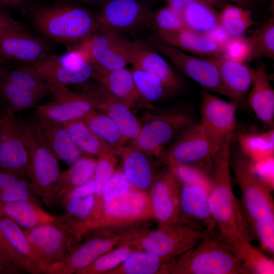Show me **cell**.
<instances>
[{
	"mask_svg": "<svg viewBox=\"0 0 274 274\" xmlns=\"http://www.w3.org/2000/svg\"><path fill=\"white\" fill-rule=\"evenodd\" d=\"M208 235L179 219L175 222L158 224L155 229L144 224L136 231L135 238L141 250L154 254L168 261L176 259Z\"/></svg>",
	"mask_w": 274,
	"mask_h": 274,
	"instance_id": "obj_5",
	"label": "cell"
},
{
	"mask_svg": "<svg viewBox=\"0 0 274 274\" xmlns=\"http://www.w3.org/2000/svg\"><path fill=\"white\" fill-rule=\"evenodd\" d=\"M80 1H82L86 3H90V4H98L101 6L107 0H80Z\"/></svg>",
	"mask_w": 274,
	"mask_h": 274,
	"instance_id": "obj_60",
	"label": "cell"
},
{
	"mask_svg": "<svg viewBox=\"0 0 274 274\" xmlns=\"http://www.w3.org/2000/svg\"><path fill=\"white\" fill-rule=\"evenodd\" d=\"M0 227L13 248L21 256L30 260L41 273L37 257L23 229L11 219L1 214Z\"/></svg>",
	"mask_w": 274,
	"mask_h": 274,
	"instance_id": "obj_43",
	"label": "cell"
},
{
	"mask_svg": "<svg viewBox=\"0 0 274 274\" xmlns=\"http://www.w3.org/2000/svg\"><path fill=\"white\" fill-rule=\"evenodd\" d=\"M46 95L20 88L4 80L0 81V96L7 107V114L36 107Z\"/></svg>",
	"mask_w": 274,
	"mask_h": 274,
	"instance_id": "obj_39",
	"label": "cell"
},
{
	"mask_svg": "<svg viewBox=\"0 0 274 274\" xmlns=\"http://www.w3.org/2000/svg\"><path fill=\"white\" fill-rule=\"evenodd\" d=\"M181 188L179 178L169 167L167 166L157 174L149 193L153 219L158 224L179 220Z\"/></svg>",
	"mask_w": 274,
	"mask_h": 274,
	"instance_id": "obj_17",
	"label": "cell"
},
{
	"mask_svg": "<svg viewBox=\"0 0 274 274\" xmlns=\"http://www.w3.org/2000/svg\"><path fill=\"white\" fill-rule=\"evenodd\" d=\"M0 214L24 229L57 223L58 219V217L43 209L39 204L28 200L14 201L1 205Z\"/></svg>",
	"mask_w": 274,
	"mask_h": 274,
	"instance_id": "obj_30",
	"label": "cell"
},
{
	"mask_svg": "<svg viewBox=\"0 0 274 274\" xmlns=\"http://www.w3.org/2000/svg\"><path fill=\"white\" fill-rule=\"evenodd\" d=\"M251 231L263 249L270 255L274 254V221L260 222L251 227Z\"/></svg>",
	"mask_w": 274,
	"mask_h": 274,
	"instance_id": "obj_52",
	"label": "cell"
},
{
	"mask_svg": "<svg viewBox=\"0 0 274 274\" xmlns=\"http://www.w3.org/2000/svg\"><path fill=\"white\" fill-rule=\"evenodd\" d=\"M81 119L98 138L118 155L126 141L114 121L96 110Z\"/></svg>",
	"mask_w": 274,
	"mask_h": 274,
	"instance_id": "obj_35",
	"label": "cell"
},
{
	"mask_svg": "<svg viewBox=\"0 0 274 274\" xmlns=\"http://www.w3.org/2000/svg\"><path fill=\"white\" fill-rule=\"evenodd\" d=\"M95 186L93 178L89 181L75 187L66 192L61 197L62 202L71 199L82 198L95 194Z\"/></svg>",
	"mask_w": 274,
	"mask_h": 274,
	"instance_id": "obj_53",
	"label": "cell"
},
{
	"mask_svg": "<svg viewBox=\"0 0 274 274\" xmlns=\"http://www.w3.org/2000/svg\"><path fill=\"white\" fill-rule=\"evenodd\" d=\"M123 44L132 67L156 76L169 91L180 87V81L170 66L149 43L123 40Z\"/></svg>",
	"mask_w": 274,
	"mask_h": 274,
	"instance_id": "obj_18",
	"label": "cell"
},
{
	"mask_svg": "<svg viewBox=\"0 0 274 274\" xmlns=\"http://www.w3.org/2000/svg\"><path fill=\"white\" fill-rule=\"evenodd\" d=\"M49 52L46 43L28 31L0 33V55L5 60L30 64L48 57Z\"/></svg>",
	"mask_w": 274,
	"mask_h": 274,
	"instance_id": "obj_22",
	"label": "cell"
},
{
	"mask_svg": "<svg viewBox=\"0 0 274 274\" xmlns=\"http://www.w3.org/2000/svg\"><path fill=\"white\" fill-rule=\"evenodd\" d=\"M39 196L28 177H20L0 190V206L20 200L40 204Z\"/></svg>",
	"mask_w": 274,
	"mask_h": 274,
	"instance_id": "obj_45",
	"label": "cell"
},
{
	"mask_svg": "<svg viewBox=\"0 0 274 274\" xmlns=\"http://www.w3.org/2000/svg\"><path fill=\"white\" fill-rule=\"evenodd\" d=\"M252 47V59H274V17H268L249 37Z\"/></svg>",
	"mask_w": 274,
	"mask_h": 274,
	"instance_id": "obj_42",
	"label": "cell"
},
{
	"mask_svg": "<svg viewBox=\"0 0 274 274\" xmlns=\"http://www.w3.org/2000/svg\"><path fill=\"white\" fill-rule=\"evenodd\" d=\"M23 231L37 257L41 273H46L50 267L63 260L76 245L71 234L57 223Z\"/></svg>",
	"mask_w": 274,
	"mask_h": 274,
	"instance_id": "obj_13",
	"label": "cell"
},
{
	"mask_svg": "<svg viewBox=\"0 0 274 274\" xmlns=\"http://www.w3.org/2000/svg\"><path fill=\"white\" fill-rule=\"evenodd\" d=\"M168 274H249L215 234L207 235L170 262Z\"/></svg>",
	"mask_w": 274,
	"mask_h": 274,
	"instance_id": "obj_3",
	"label": "cell"
},
{
	"mask_svg": "<svg viewBox=\"0 0 274 274\" xmlns=\"http://www.w3.org/2000/svg\"><path fill=\"white\" fill-rule=\"evenodd\" d=\"M130 70L137 90L144 100H158L169 91L156 76L133 67Z\"/></svg>",
	"mask_w": 274,
	"mask_h": 274,
	"instance_id": "obj_44",
	"label": "cell"
},
{
	"mask_svg": "<svg viewBox=\"0 0 274 274\" xmlns=\"http://www.w3.org/2000/svg\"><path fill=\"white\" fill-rule=\"evenodd\" d=\"M226 141L212 159L206 173L209 182V203L223 242L242 239L251 243L255 237L239 200L233 193L230 174L231 142Z\"/></svg>",
	"mask_w": 274,
	"mask_h": 274,
	"instance_id": "obj_1",
	"label": "cell"
},
{
	"mask_svg": "<svg viewBox=\"0 0 274 274\" xmlns=\"http://www.w3.org/2000/svg\"><path fill=\"white\" fill-rule=\"evenodd\" d=\"M148 27L157 31H172L185 28L181 14L167 6L151 13Z\"/></svg>",
	"mask_w": 274,
	"mask_h": 274,
	"instance_id": "obj_46",
	"label": "cell"
},
{
	"mask_svg": "<svg viewBox=\"0 0 274 274\" xmlns=\"http://www.w3.org/2000/svg\"><path fill=\"white\" fill-rule=\"evenodd\" d=\"M118 155L122 160L125 176L132 187L149 193L157 175L149 156L130 146H124Z\"/></svg>",
	"mask_w": 274,
	"mask_h": 274,
	"instance_id": "obj_29",
	"label": "cell"
},
{
	"mask_svg": "<svg viewBox=\"0 0 274 274\" xmlns=\"http://www.w3.org/2000/svg\"><path fill=\"white\" fill-rule=\"evenodd\" d=\"M173 170L181 183L180 219L208 235L215 234L217 228L209 207L207 176L197 168L186 166Z\"/></svg>",
	"mask_w": 274,
	"mask_h": 274,
	"instance_id": "obj_8",
	"label": "cell"
},
{
	"mask_svg": "<svg viewBox=\"0 0 274 274\" xmlns=\"http://www.w3.org/2000/svg\"><path fill=\"white\" fill-rule=\"evenodd\" d=\"M209 59L216 65L221 80L231 96V100L244 106L245 95L252 83L254 68L245 62L223 56Z\"/></svg>",
	"mask_w": 274,
	"mask_h": 274,
	"instance_id": "obj_25",
	"label": "cell"
},
{
	"mask_svg": "<svg viewBox=\"0 0 274 274\" xmlns=\"http://www.w3.org/2000/svg\"><path fill=\"white\" fill-rule=\"evenodd\" d=\"M201 94L199 124L210 141L219 149L232 138L238 105L232 100L226 101L203 89Z\"/></svg>",
	"mask_w": 274,
	"mask_h": 274,
	"instance_id": "obj_14",
	"label": "cell"
},
{
	"mask_svg": "<svg viewBox=\"0 0 274 274\" xmlns=\"http://www.w3.org/2000/svg\"><path fill=\"white\" fill-rule=\"evenodd\" d=\"M228 3L233 4L248 9L250 11L255 9L258 4V0H224Z\"/></svg>",
	"mask_w": 274,
	"mask_h": 274,
	"instance_id": "obj_57",
	"label": "cell"
},
{
	"mask_svg": "<svg viewBox=\"0 0 274 274\" xmlns=\"http://www.w3.org/2000/svg\"><path fill=\"white\" fill-rule=\"evenodd\" d=\"M24 121L7 114L0 119V170L27 177V150L23 140Z\"/></svg>",
	"mask_w": 274,
	"mask_h": 274,
	"instance_id": "obj_15",
	"label": "cell"
},
{
	"mask_svg": "<svg viewBox=\"0 0 274 274\" xmlns=\"http://www.w3.org/2000/svg\"><path fill=\"white\" fill-rule=\"evenodd\" d=\"M136 228H133L127 238L120 245L75 274H106L120 265L132 252L141 250L135 239Z\"/></svg>",
	"mask_w": 274,
	"mask_h": 274,
	"instance_id": "obj_32",
	"label": "cell"
},
{
	"mask_svg": "<svg viewBox=\"0 0 274 274\" xmlns=\"http://www.w3.org/2000/svg\"><path fill=\"white\" fill-rule=\"evenodd\" d=\"M1 111H0V114H1Z\"/></svg>",
	"mask_w": 274,
	"mask_h": 274,
	"instance_id": "obj_63",
	"label": "cell"
},
{
	"mask_svg": "<svg viewBox=\"0 0 274 274\" xmlns=\"http://www.w3.org/2000/svg\"><path fill=\"white\" fill-rule=\"evenodd\" d=\"M6 60L3 57L0 55V64L6 62Z\"/></svg>",
	"mask_w": 274,
	"mask_h": 274,
	"instance_id": "obj_62",
	"label": "cell"
},
{
	"mask_svg": "<svg viewBox=\"0 0 274 274\" xmlns=\"http://www.w3.org/2000/svg\"><path fill=\"white\" fill-rule=\"evenodd\" d=\"M166 6L181 14L185 8L193 0H165Z\"/></svg>",
	"mask_w": 274,
	"mask_h": 274,
	"instance_id": "obj_56",
	"label": "cell"
},
{
	"mask_svg": "<svg viewBox=\"0 0 274 274\" xmlns=\"http://www.w3.org/2000/svg\"><path fill=\"white\" fill-rule=\"evenodd\" d=\"M156 36L166 43L183 51L201 56L212 57L223 55L225 45L209 36L186 27L172 31H157Z\"/></svg>",
	"mask_w": 274,
	"mask_h": 274,
	"instance_id": "obj_26",
	"label": "cell"
},
{
	"mask_svg": "<svg viewBox=\"0 0 274 274\" xmlns=\"http://www.w3.org/2000/svg\"><path fill=\"white\" fill-rule=\"evenodd\" d=\"M256 24L251 11L228 3L219 13V25L229 38L244 36L252 25Z\"/></svg>",
	"mask_w": 274,
	"mask_h": 274,
	"instance_id": "obj_38",
	"label": "cell"
},
{
	"mask_svg": "<svg viewBox=\"0 0 274 274\" xmlns=\"http://www.w3.org/2000/svg\"><path fill=\"white\" fill-rule=\"evenodd\" d=\"M3 79L24 89L47 95L51 93L47 82L32 67L24 64L6 72Z\"/></svg>",
	"mask_w": 274,
	"mask_h": 274,
	"instance_id": "obj_41",
	"label": "cell"
},
{
	"mask_svg": "<svg viewBox=\"0 0 274 274\" xmlns=\"http://www.w3.org/2000/svg\"><path fill=\"white\" fill-rule=\"evenodd\" d=\"M0 252L8 257L19 268L25 272L40 274L32 263L19 254L11 245L0 227Z\"/></svg>",
	"mask_w": 274,
	"mask_h": 274,
	"instance_id": "obj_51",
	"label": "cell"
},
{
	"mask_svg": "<svg viewBox=\"0 0 274 274\" xmlns=\"http://www.w3.org/2000/svg\"><path fill=\"white\" fill-rule=\"evenodd\" d=\"M37 71L47 82L51 93L54 96L67 92V86L80 84L93 78L95 66L92 60L79 68H73L58 62L54 56L48 57L28 64Z\"/></svg>",
	"mask_w": 274,
	"mask_h": 274,
	"instance_id": "obj_21",
	"label": "cell"
},
{
	"mask_svg": "<svg viewBox=\"0 0 274 274\" xmlns=\"http://www.w3.org/2000/svg\"><path fill=\"white\" fill-rule=\"evenodd\" d=\"M148 43L203 89L224 95L231 100L216 65L209 59H204L187 54L155 35L150 36Z\"/></svg>",
	"mask_w": 274,
	"mask_h": 274,
	"instance_id": "obj_12",
	"label": "cell"
},
{
	"mask_svg": "<svg viewBox=\"0 0 274 274\" xmlns=\"http://www.w3.org/2000/svg\"><path fill=\"white\" fill-rule=\"evenodd\" d=\"M186 28L207 34L219 26V13L216 8L204 2L193 1L181 13Z\"/></svg>",
	"mask_w": 274,
	"mask_h": 274,
	"instance_id": "obj_36",
	"label": "cell"
},
{
	"mask_svg": "<svg viewBox=\"0 0 274 274\" xmlns=\"http://www.w3.org/2000/svg\"><path fill=\"white\" fill-rule=\"evenodd\" d=\"M237 141L241 152L252 161L274 156V129L261 133L239 134Z\"/></svg>",
	"mask_w": 274,
	"mask_h": 274,
	"instance_id": "obj_40",
	"label": "cell"
},
{
	"mask_svg": "<svg viewBox=\"0 0 274 274\" xmlns=\"http://www.w3.org/2000/svg\"><path fill=\"white\" fill-rule=\"evenodd\" d=\"M11 31H28L20 22L0 11V33Z\"/></svg>",
	"mask_w": 274,
	"mask_h": 274,
	"instance_id": "obj_54",
	"label": "cell"
},
{
	"mask_svg": "<svg viewBox=\"0 0 274 274\" xmlns=\"http://www.w3.org/2000/svg\"><path fill=\"white\" fill-rule=\"evenodd\" d=\"M230 167L241 192V204L250 228L257 223L274 221L271 186L254 170L251 160L238 153L231 157Z\"/></svg>",
	"mask_w": 274,
	"mask_h": 274,
	"instance_id": "obj_6",
	"label": "cell"
},
{
	"mask_svg": "<svg viewBox=\"0 0 274 274\" xmlns=\"http://www.w3.org/2000/svg\"><path fill=\"white\" fill-rule=\"evenodd\" d=\"M133 188L123 169H118L105 185L100 198L104 201H109L124 195Z\"/></svg>",
	"mask_w": 274,
	"mask_h": 274,
	"instance_id": "obj_48",
	"label": "cell"
},
{
	"mask_svg": "<svg viewBox=\"0 0 274 274\" xmlns=\"http://www.w3.org/2000/svg\"><path fill=\"white\" fill-rule=\"evenodd\" d=\"M220 149V148H219ZM208 138L199 124L185 128L160 157L170 168L186 166L204 172L219 149Z\"/></svg>",
	"mask_w": 274,
	"mask_h": 274,
	"instance_id": "obj_9",
	"label": "cell"
},
{
	"mask_svg": "<svg viewBox=\"0 0 274 274\" xmlns=\"http://www.w3.org/2000/svg\"><path fill=\"white\" fill-rule=\"evenodd\" d=\"M131 228L125 230H101L90 233L82 243L76 245L63 260L50 267L46 273H75L124 241Z\"/></svg>",
	"mask_w": 274,
	"mask_h": 274,
	"instance_id": "obj_11",
	"label": "cell"
},
{
	"mask_svg": "<svg viewBox=\"0 0 274 274\" xmlns=\"http://www.w3.org/2000/svg\"><path fill=\"white\" fill-rule=\"evenodd\" d=\"M151 13L141 0H107L95 18L97 28L119 33L148 27Z\"/></svg>",
	"mask_w": 274,
	"mask_h": 274,
	"instance_id": "obj_16",
	"label": "cell"
},
{
	"mask_svg": "<svg viewBox=\"0 0 274 274\" xmlns=\"http://www.w3.org/2000/svg\"><path fill=\"white\" fill-rule=\"evenodd\" d=\"M36 109V115L61 124L81 119L95 110L86 90L76 92L70 90L50 101L38 105Z\"/></svg>",
	"mask_w": 274,
	"mask_h": 274,
	"instance_id": "obj_19",
	"label": "cell"
},
{
	"mask_svg": "<svg viewBox=\"0 0 274 274\" xmlns=\"http://www.w3.org/2000/svg\"><path fill=\"white\" fill-rule=\"evenodd\" d=\"M170 262L149 252L138 250L106 274H168Z\"/></svg>",
	"mask_w": 274,
	"mask_h": 274,
	"instance_id": "obj_31",
	"label": "cell"
},
{
	"mask_svg": "<svg viewBox=\"0 0 274 274\" xmlns=\"http://www.w3.org/2000/svg\"><path fill=\"white\" fill-rule=\"evenodd\" d=\"M32 121L42 138L59 160L70 165L84 155L62 124L37 115Z\"/></svg>",
	"mask_w": 274,
	"mask_h": 274,
	"instance_id": "obj_27",
	"label": "cell"
},
{
	"mask_svg": "<svg viewBox=\"0 0 274 274\" xmlns=\"http://www.w3.org/2000/svg\"><path fill=\"white\" fill-rule=\"evenodd\" d=\"M25 272L15 266L6 256L0 252V274H19Z\"/></svg>",
	"mask_w": 274,
	"mask_h": 274,
	"instance_id": "obj_55",
	"label": "cell"
},
{
	"mask_svg": "<svg viewBox=\"0 0 274 274\" xmlns=\"http://www.w3.org/2000/svg\"><path fill=\"white\" fill-rule=\"evenodd\" d=\"M93 78L111 96L130 109L143 100L135 85L130 70L125 67L102 71L95 68Z\"/></svg>",
	"mask_w": 274,
	"mask_h": 274,
	"instance_id": "obj_28",
	"label": "cell"
},
{
	"mask_svg": "<svg viewBox=\"0 0 274 274\" xmlns=\"http://www.w3.org/2000/svg\"><path fill=\"white\" fill-rule=\"evenodd\" d=\"M23 136L28 155L27 176L38 195L50 204L56 193L61 173L59 159L42 138L32 121H26Z\"/></svg>",
	"mask_w": 274,
	"mask_h": 274,
	"instance_id": "obj_7",
	"label": "cell"
},
{
	"mask_svg": "<svg viewBox=\"0 0 274 274\" xmlns=\"http://www.w3.org/2000/svg\"><path fill=\"white\" fill-rule=\"evenodd\" d=\"M154 219L150 193L133 188L109 201L95 198L89 215L81 221H71L69 229L76 242L91 232L101 230H125Z\"/></svg>",
	"mask_w": 274,
	"mask_h": 274,
	"instance_id": "obj_2",
	"label": "cell"
},
{
	"mask_svg": "<svg viewBox=\"0 0 274 274\" xmlns=\"http://www.w3.org/2000/svg\"><path fill=\"white\" fill-rule=\"evenodd\" d=\"M206 3L215 8L222 9L228 3L224 0H193Z\"/></svg>",
	"mask_w": 274,
	"mask_h": 274,
	"instance_id": "obj_58",
	"label": "cell"
},
{
	"mask_svg": "<svg viewBox=\"0 0 274 274\" xmlns=\"http://www.w3.org/2000/svg\"><path fill=\"white\" fill-rule=\"evenodd\" d=\"M95 201L94 195L82 198L71 199L63 202L66 218L75 221L85 219L90 214Z\"/></svg>",
	"mask_w": 274,
	"mask_h": 274,
	"instance_id": "obj_50",
	"label": "cell"
},
{
	"mask_svg": "<svg viewBox=\"0 0 274 274\" xmlns=\"http://www.w3.org/2000/svg\"><path fill=\"white\" fill-rule=\"evenodd\" d=\"M6 73V72L3 71L0 68V81L2 80V79L4 77Z\"/></svg>",
	"mask_w": 274,
	"mask_h": 274,
	"instance_id": "obj_61",
	"label": "cell"
},
{
	"mask_svg": "<svg viewBox=\"0 0 274 274\" xmlns=\"http://www.w3.org/2000/svg\"><path fill=\"white\" fill-rule=\"evenodd\" d=\"M223 57L245 62L252 60V47L248 37L230 38L225 44Z\"/></svg>",
	"mask_w": 274,
	"mask_h": 274,
	"instance_id": "obj_49",
	"label": "cell"
},
{
	"mask_svg": "<svg viewBox=\"0 0 274 274\" xmlns=\"http://www.w3.org/2000/svg\"><path fill=\"white\" fill-rule=\"evenodd\" d=\"M96 110L109 116L119 127L126 142L139 135L142 124L125 104L109 94L100 85L86 90Z\"/></svg>",
	"mask_w": 274,
	"mask_h": 274,
	"instance_id": "obj_23",
	"label": "cell"
},
{
	"mask_svg": "<svg viewBox=\"0 0 274 274\" xmlns=\"http://www.w3.org/2000/svg\"><path fill=\"white\" fill-rule=\"evenodd\" d=\"M28 1V0H0V4L10 6H17L24 4Z\"/></svg>",
	"mask_w": 274,
	"mask_h": 274,
	"instance_id": "obj_59",
	"label": "cell"
},
{
	"mask_svg": "<svg viewBox=\"0 0 274 274\" xmlns=\"http://www.w3.org/2000/svg\"><path fill=\"white\" fill-rule=\"evenodd\" d=\"M223 243L239 259L249 274L273 273V260L251 243L235 239Z\"/></svg>",
	"mask_w": 274,
	"mask_h": 274,
	"instance_id": "obj_34",
	"label": "cell"
},
{
	"mask_svg": "<svg viewBox=\"0 0 274 274\" xmlns=\"http://www.w3.org/2000/svg\"><path fill=\"white\" fill-rule=\"evenodd\" d=\"M117 155L113 152L106 153L96 159L93 180L95 186V197H101L102 189L115 172L117 162Z\"/></svg>",
	"mask_w": 274,
	"mask_h": 274,
	"instance_id": "obj_47",
	"label": "cell"
},
{
	"mask_svg": "<svg viewBox=\"0 0 274 274\" xmlns=\"http://www.w3.org/2000/svg\"><path fill=\"white\" fill-rule=\"evenodd\" d=\"M192 123L190 117L181 112L148 114L139 135L129 146L149 156L160 157L165 147Z\"/></svg>",
	"mask_w": 274,
	"mask_h": 274,
	"instance_id": "obj_10",
	"label": "cell"
},
{
	"mask_svg": "<svg viewBox=\"0 0 274 274\" xmlns=\"http://www.w3.org/2000/svg\"><path fill=\"white\" fill-rule=\"evenodd\" d=\"M62 124L84 155L98 156L108 152L115 153L87 126L82 119Z\"/></svg>",
	"mask_w": 274,
	"mask_h": 274,
	"instance_id": "obj_37",
	"label": "cell"
},
{
	"mask_svg": "<svg viewBox=\"0 0 274 274\" xmlns=\"http://www.w3.org/2000/svg\"><path fill=\"white\" fill-rule=\"evenodd\" d=\"M37 29L46 37L59 42L87 41L96 31V18L85 8L62 4L38 10L32 16Z\"/></svg>",
	"mask_w": 274,
	"mask_h": 274,
	"instance_id": "obj_4",
	"label": "cell"
},
{
	"mask_svg": "<svg viewBox=\"0 0 274 274\" xmlns=\"http://www.w3.org/2000/svg\"><path fill=\"white\" fill-rule=\"evenodd\" d=\"M96 163V159L92 156L84 155L70 165L67 169L61 172L56 193L50 204L60 199L71 189L92 179Z\"/></svg>",
	"mask_w": 274,
	"mask_h": 274,
	"instance_id": "obj_33",
	"label": "cell"
},
{
	"mask_svg": "<svg viewBox=\"0 0 274 274\" xmlns=\"http://www.w3.org/2000/svg\"><path fill=\"white\" fill-rule=\"evenodd\" d=\"M123 41L118 33L97 28L86 41L90 58L96 69L111 71L125 67L129 64Z\"/></svg>",
	"mask_w": 274,
	"mask_h": 274,
	"instance_id": "obj_20",
	"label": "cell"
},
{
	"mask_svg": "<svg viewBox=\"0 0 274 274\" xmlns=\"http://www.w3.org/2000/svg\"><path fill=\"white\" fill-rule=\"evenodd\" d=\"M248 102L257 118L268 129L274 125V90L265 64L259 61L254 75Z\"/></svg>",
	"mask_w": 274,
	"mask_h": 274,
	"instance_id": "obj_24",
	"label": "cell"
}]
</instances>
